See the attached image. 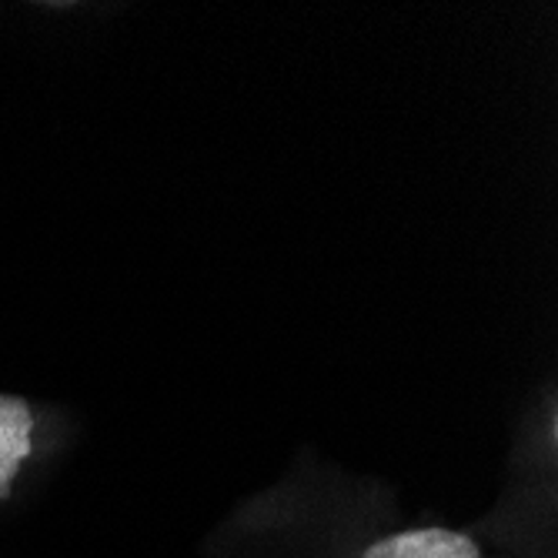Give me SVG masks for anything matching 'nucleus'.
Wrapping results in <instances>:
<instances>
[{"label":"nucleus","mask_w":558,"mask_h":558,"mask_svg":"<svg viewBox=\"0 0 558 558\" xmlns=\"http://www.w3.org/2000/svg\"><path fill=\"white\" fill-rule=\"evenodd\" d=\"M365 558H478V545L459 532L422 529L375 542Z\"/></svg>","instance_id":"nucleus-1"},{"label":"nucleus","mask_w":558,"mask_h":558,"mask_svg":"<svg viewBox=\"0 0 558 558\" xmlns=\"http://www.w3.org/2000/svg\"><path fill=\"white\" fill-rule=\"evenodd\" d=\"M34 415L21 398L0 395V498H8L14 475L31 454Z\"/></svg>","instance_id":"nucleus-2"}]
</instances>
